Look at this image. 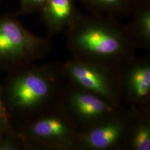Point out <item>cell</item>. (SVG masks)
Returning a JSON list of instances; mask_svg holds the SVG:
<instances>
[{
  "label": "cell",
  "instance_id": "obj_1",
  "mask_svg": "<svg viewBox=\"0 0 150 150\" xmlns=\"http://www.w3.org/2000/svg\"><path fill=\"white\" fill-rule=\"evenodd\" d=\"M71 57L121 71L136 56L125 25L115 17L81 13L66 28Z\"/></svg>",
  "mask_w": 150,
  "mask_h": 150
},
{
  "label": "cell",
  "instance_id": "obj_2",
  "mask_svg": "<svg viewBox=\"0 0 150 150\" xmlns=\"http://www.w3.org/2000/svg\"><path fill=\"white\" fill-rule=\"evenodd\" d=\"M65 82L60 62L33 64L7 73L1 87L12 122L17 127L57 106Z\"/></svg>",
  "mask_w": 150,
  "mask_h": 150
},
{
  "label": "cell",
  "instance_id": "obj_3",
  "mask_svg": "<svg viewBox=\"0 0 150 150\" xmlns=\"http://www.w3.org/2000/svg\"><path fill=\"white\" fill-rule=\"evenodd\" d=\"M18 16L9 13L0 16V69L7 73L43 59L52 48L49 37L33 35Z\"/></svg>",
  "mask_w": 150,
  "mask_h": 150
},
{
  "label": "cell",
  "instance_id": "obj_4",
  "mask_svg": "<svg viewBox=\"0 0 150 150\" xmlns=\"http://www.w3.org/2000/svg\"><path fill=\"white\" fill-rule=\"evenodd\" d=\"M16 129L28 150H76L80 131L59 104Z\"/></svg>",
  "mask_w": 150,
  "mask_h": 150
},
{
  "label": "cell",
  "instance_id": "obj_5",
  "mask_svg": "<svg viewBox=\"0 0 150 150\" xmlns=\"http://www.w3.org/2000/svg\"><path fill=\"white\" fill-rule=\"evenodd\" d=\"M65 79L72 85L91 92L122 107L120 71L102 64L71 57L61 63Z\"/></svg>",
  "mask_w": 150,
  "mask_h": 150
},
{
  "label": "cell",
  "instance_id": "obj_6",
  "mask_svg": "<svg viewBox=\"0 0 150 150\" xmlns=\"http://www.w3.org/2000/svg\"><path fill=\"white\" fill-rule=\"evenodd\" d=\"M59 105L80 131L117 112V107L107 100L75 86L66 80Z\"/></svg>",
  "mask_w": 150,
  "mask_h": 150
},
{
  "label": "cell",
  "instance_id": "obj_7",
  "mask_svg": "<svg viewBox=\"0 0 150 150\" xmlns=\"http://www.w3.org/2000/svg\"><path fill=\"white\" fill-rule=\"evenodd\" d=\"M134 107L123 106L117 112L80 131L76 150H123Z\"/></svg>",
  "mask_w": 150,
  "mask_h": 150
},
{
  "label": "cell",
  "instance_id": "obj_8",
  "mask_svg": "<svg viewBox=\"0 0 150 150\" xmlns=\"http://www.w3.org/2000/svg\"><path fill=\"white\" fill-rule=\"evenodd\" d=\"M120 84L123 106L150 107V56L130 61L120 71Z\"/></svg>",
  "mask_w": 150,
  "mask_h": 150
},
{
  "label": "cell",
  "instance_id": "obj_9",
  "mask_svg": "<svg viewBox=\"0 0 150 150\" xmlns=\"http://www.w3.org/2000/svg\"><path fill=\"white\" fill-rule=\"evenodd\" d=\"M79 0H47L40 12L50 36L62 31L81 14Z\"/></svg>",
  "mask_w": 150,
  "mask_h": 150
},
{
  "label": "cell",
  "instance_id": "obj_10",
  "mask_svg": "<svg viewBox=\"0 0 150 150\" xmlns=\"http://www.w3.org/2000/svg\"><path fill=\"white\" fill-rule=\"evenodd\" d=\"M134 108L123 150H150V107Z\"/></svg>",
  "mask_w": 150,
  "mask_h": 150
},
{
  "label": "cell",
  "instance_id": "obj_11",
  "mask_svg": "<svg viewBox=\"0 0 150 150\" xmlns=\"http://www.w3.org/2000/svg\"><path fill=\"white\" fill-rule=\"evenodd\" d=\"M131 21L125 25L129 38L136 48L150 50V1L139 0Z\"/></svg>",
  "mask_w": 150,
  "mask_h": 150
},
{
  "label": "cell",
  "instance_id": "obj_12",
  "mask_svg": "<svg viewBox=\"0 0 150 150\" xmlns=\"http://www.w3.org/2000/svg\"><path fill=\"white\" fill-rule=\"evenodd\" d=\"M92 13L115 17L132 13L139 0H79Z\"/></svg>",
  "mask_w": 150,
  "mask_h": 150
},
{
  "label": "cell",
  "instance_id": "obj_13",
  "mask_svg": "<svg viewBox=\"0 0 150 150\" xmlns=\"http://www.w3.org/2000/svg\"><path fill=\"white\" fill-rule=\"evenodd\" d=\"M28 150L27 145L16 127L7 129L0 137V150Z\"/></svg>",
  "mask_w": 150,
  "mask_h": 150
},
{
  "label": "cell",
  "instance_id": "obj_14",
  "mask_svg": "<svg viewBox=\"0 0 150 150\" xmlns=\"http://www.w3.org/2000/svg\"><path fill=\"white\" fill-rule=\"evenodd\" d=\"M47 0H19L20 15H27L40 12Z\"/></svg>",
  "mask_w": 150,
  "mask_h": 150
},
{
  "label": "cell",
  "instance_id": "obj_15",
  "mask_svg": "<svg viewBox=\"0 0 150 150\" xmlns=\"http://www.w3.org/2000/svg\"><path fill=\"white\" fill-rule=\"evenodd\" d=\"M0 123L6 127L13 126L11 116L6 108L4 100L1 85H0Z\"/></svg>",
  "mask_w": 150,
  "mask_h": 150
},
{
  "label": "cell",
  "instance_id": "obj_16",
  "mask_svg": "<svg viewBox=\"0 0 150 150\" xmlns=\"http://www.w3.org/2000/svg\"><path fill=\"white\" fill-rule=\"evenodd\" d=\"M14 127V126H11V127H6L5 126L3 125L2 124L0 123V137H1V135H2V133L4 132V131L5 130L7 129H10V128H12V127Z\"/></svg>",
  "mask_w": 150,
  "mask_h": 150
},
{
  "label": "cell",
  "instance_id": "obj_17",
  "mask_svg": "<svg viewBox=\"0 0 150 150\" xmlns=\"http://www.w3.org/2000/svg\"><path fill=\"white\" fill-rule=\"evenodd\" d=\"M145 1H150V0H145Z\"/></svg>",
  "mask_w": 150,
  "mask_h": 150
},
{
  "label": "cell",
  "instance_id": "obj_18",
  "mask_svg": "<svg viewBox=\"0 0 150 150\" xmlns=\"http://www.w3.org/2000/svg\"><path fill=\"white\" fill-rule=\"evenodd\" d=\"M1 0H0V2H1Z\"/></svg>",
  "mask_w": 150,
  "mask_h": 150
}]
</instances>
